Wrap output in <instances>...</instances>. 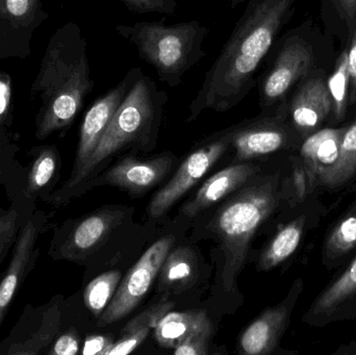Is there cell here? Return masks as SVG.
I'll list each match as a JSON object with an SVG mask.
<instances>
[{"mask_svg":"<svg viewBox=\"0 0 356 355\" xmlns=\"http://www.w3.org/2000/svg\"><path fill=\"white\" fill-rule=\"evenodd\" d=\"M296 0H248L244 14L188 106V122L205 110L223 113L243 101Z\"/></svg>","mask_w":356,"mask_h":355,"instance_id":"6da1fadb","label":"cell"},{"mask_svg":"<svg viewBox=\"0 0 356 355\" xmlns=\"http://www.w3.org/2000/svg\"><path fill=\"white\" fill-rule=\"evenodd\" d=\"M93 88L87 40L76 23H66L48 41L31 83V99L39 104L35 139L69 129Z\"/></svg>","mask_w":356,"mask_h":355,"instance_id":"7a4b0ae2","label":"cell"},{"mask_svg":"<svg viewBox=\"0 0 356 355\" xmlns=\"http://www.w3.org/2000/svg\"><path fill=\"white\" fill-rule=\"evenodd\" d=\"M167 101L166 92L159 89L156 81L143 73L115 113L104 137L83 170L72 181H67L60 189H56L45 204L63 206L113 154L135 144L152 142L158 133Z\"/></svg>","mask_w":356,"mask_h":355,"instance_id":"3957f363","label":"cell"},{"mask_svg":"<svg viewBox=\"0 0 356 355\" xmlns=\"http://www.w3.org/2000/svg\"><path fill=\"white\" fill-rule=\"evenodd\" d=\"M282 191L280 174L267 175L226 202L211 221L223 250L222 281L226 291L236 289L251 240L277 208Z\"/></svg>","mask_w":356,"mask_h":355,"instance_id":"277c9868","label":"cell"},{"mask_svg":"<svg viewBox=\"0 0 356 355\" xmlns=\"http://www.w3.org/2000/svg\"><path fill=\"white\" fill-rule=\"evenodd\" d=\"M115 31L137 48L140 58L154 67L159 79L171 88L178 87L184 74L207 56L203 44L209 28L199 21L172 25L144 21L118 24Z\"/></svg>","mask_w":356,"mask_h":355,"instance_id":"5b68a950","label":"cell"},{"mask_svg":"<svg viewBox=\"0 0 356 355\" xmlns=\"http://www.w3.org/2000/svg\"><path fill=\"white\" fill-rule=\"evenodd\" d=\"M64 310L62 295L41 306L26 304L10 333L0 342V355L45 354L63 329Z\"/></svg>","mask_w":356,"mask_h":355,"instance_id":"8992f818","label":"cell"},{"mask_svg":"<svg viewBox=\"0 0 356 355\" xmlns=\"http://www.w3.org/2000/svg\"><path fill=\"white\" fill-rule=\"evenodd\" d=\"M52 213L35 210L19 229L10 262L0 276V329L19 290L37 264L41 252L38 242L52 226Z\"/></svg>","mask_w":356,"mask_h":355,"instance_id":"52a82bcc","label":"cell"},{"mask_svg":"<svg viewBox=\"0 0 356 355\" xmlns=\"http://www.w3.org/2000/svg\"><path fill=\"white\" fill-rule=\"evenodd\" d=\"M123 213L102 210L68 221L54 231L48 254L54 261L83 263L120 223Z\"/></svg>","mask_w":356,"mask_h":355,"instance_id":"ba28073f","label":"cell"},{"mask_svg":"<svg viewBox=\"0 0 356 355\" xmlns=\"http://www.w3.org/2000/svg\"><path fill=\"white\" fill-rule=\"evenodd\" d=\"M173 242V237H164L146 250L127 273L108 308L98 318V327L112 324L135 310L156 281Z\"/></svg>","mask_w":356,"mask_h":355,"instance_id":"9c48e42d","label":"cell"},{"mask_svg":"<svg viewBox=\"0 0 356 355\" xmlns=\"http://www.w3.org/2000/svg\"><path fill=\"white\" fill-rule=\"evenodd\" d=\"M232 131L234 127H230L213 135L184 160L175 176L150 201L149 214L152 218H160L166 214L175 202L215 166L232 145Z\"/></svg>","mask_w":356,"mask_h":355,"instance_id":"30bf717a","label":"cell"},{"mask_svg":"<svg viewBox=\"0 0 356 355\" xmlns=\"http://www.w3.org/2000/svg\"><path fill=\"white\" fill-rule=\"evenodd\" d=\"M312 64L311 45L299 35L289 37L278 50L273 64L257 81L261 110H271L280 104L293 85L309 72Z\"/></svg>","mask_w":356,"mask_h":355,"instance_id":"8fae6325","label":"cell"},{"mask_svg":"<svg viewBox=\"0 0 356 355\" xmlns=\"http://www.w3.org/2000/svg\"><path fill=\"white\" fill-rule=\"evenodd\" d=\"M48 18L42 0H0V60L29 58L33 35Z\"/></svg>","mask_w":356,"mask_h":355,"instance_id":"7c38bea8","label":"cell"},{"mask_svg":"<svg viewBox=\"0 0 356 355\" xmlns=\"http://www.w3.org/2000/svg\"><path fill=\"white\" fill-rule=\"evenodd\" d=\"M142 74L143 71L141 68H131L115 87L98 98L86 113L79 131V141L72 173L68 181H72L83 170L104 137L115 113Z\"/></svg>","mask_w":356,"mask_h":355,"instance_id":"4fadbf2b","label":"cell"},{"mask_svg":"<svg viewBox=\"0 0 356 355\" xmlns=\"http://www.w3.org/2000/svg\"><path fill=\"white\" fill-rule=\"evenodd\" d=\"M291 142L292 135L280 108L274 116L263 115L234 126L230 146L236 151V160H245L280 151Z\"/></svg>","mask_w":356,"mask_h":355,"instance_id":"5bb4252c","label":"cell"},{"mask_svg":"<svg viewBox=\"0 0 356 355\" xmlns=\"http://www.w3.org/2000/svg\"><path fill=\"white\" fill-rule=\"evenodd\" d=\"M302 288V281L298 279L282 304L266 310L245 329L240 340L241 349L244 354L266 355L274 352L288 327Z\"/></svg>","mask_w":356,"mask_h":355,"instance_id":"9a60e30c","label":"cell"},{"mask_svg":"<svg viewBox=\"0 0 356 355\" xmlns=\"http://www.w3.org/2000/svg\"><path fill=\"white\" fill-rule=\"evenodd\" d=\"M345 127L319 129L305 138L300 160L314 190L325 187L340 158L341 141Z\"/></svg>","mask_w":356,"mask_h":355,"instance_id":"2e32d148","label":"cell"},{"mask_svg":"<svg viewBox=\"0 0 356 355\" xmlns=\"http://www.w3.org/2000/svg\"><path fill=\"white\" fill-rule=\"evenodd\" d=\"M332 113V98L327 83L313 79L303 83L289 104L288 114L293 129L303 137L319 131Z\"/></svg>","mask_w":356,"mask_h":355,"instance_id":"e0dca14e","label":"cell"},{"mask_svg":"<svg viewBox=\"0 0 356 355\" xmlns=\"http://www.w3.org/2000/svg\"><path fill=\"white\" fill-rule=\"evenodd\" d=\"M29 166L23 173L22 194L25 202L35 208L56 191L60 179V156L56 145L35 146L29 151Z\"/></svg>","mask_w":356,"mask_h":355,"instance_id":"ac0fdd59","label":"cell"},{"mask_svg":"<svg viewBox=\"0 0 356 355\" xmlns=\"http://www.w3.org/2000/svg\"><path fill=\"white\" fill-rule=\"evenodd\" d=\"M171 156H163L149 160L127 158L106 173V183L134 193L147 191L160 183L171 168Z\"/></svg>","mask_w":356,"mask_h":355,"instance_id":"d6986e66","label":"cell"},{"mask_svg":"<svg viewBox=\"0 0 356 355\" xmlns=\"http://www.w3.org/2000/svg\"><path fill=\"white\" fill-rule=\"evenodd\" d=\"M257 172L259 167L246 163L223 169L203 183L195 197L184 206L182 212L186 216H196L242 187Z\"/></svg>","mask_w":356,"mask_h":355,"instance_id":"ffe728a7","label":"cell"},{"mask_svg":"<svg viewBox=\"0 0 356 355\" xmlns=\"http://www.w3.org/2000/svg\"><path fill=\"white\" fill-rule=\"evenodd\" d=\"M211 320L203 311L169 312L161 319L154 329L156 341L164 348H172L184 342L193 333L211 327Z\"/></svg>","mask_w":356,"mask_h":355,"instance_id":"44dd1931","label":"cell"},{"mask_svg":"<svg viewBox=\"0 0 356 355\" xmlns=\"http://www.w3.org/2000/svg\"><path fill=\"white\" fill-rule=\"evenodd\" d=\"M173 302H160L148 308L129 321L122 329L118 341L114 342L106 355H127L139 347L156 329L161 319L172 310Z\"/></svg>","mask_w":356,"mask_h":355,"instance_id":"7402d4cb","label":"cell"},{"mask_svg":"<svg viewBox=\"0 0 356 355\" xmlns=\"http://www.w3.org/2000/svg\"><path fill=\"white\" fill-rule=\"evenodd\" d=\"M307 225V217H297L284 225L261 256L259 267L261 271H269L288 260L300 245Z\"/></svg>","mask_w":356,"mask_h":355,"instance_id":"603a6c76","label":"cell"},{"mask_svg":"<svg viewBox=\"0 0 356 355\" xmlns=\"http://www.w3.org/2000/svg\"><path fill=\"white\" fill-rule=\"evenodd\" d=\"M356 295V256L344 272L332 285L328 286L312 304L309 317L320 318L328 316Z\"/></svg>","mask_w":356,"mask_h":355,"instance_id":"cb8c5ba5","label":"cell"},{"mask_svg":"<svg viewBox=\"0 0 356 355\" xmlns=\"http://www.w3.org/2000/svg\"><path fill=\"white\" fill-rule=\"evenodd\" d=\"M356 247V197L323 244V262L334 267Z\"/></svg>","mask_w":356,"mask_h":355,"instance_id":"d4e9b609","label":"cell"},{"mask_svg":"<svg viewBox=\"0 0 356 355\" xmlns=\"http://www.w3.org/2000/svg\"><path fill=\"white\" fill-rule=\"evenodd\" d=\"M159 274L162 289L186 287L197 275L196 256L186 247L170 250Z\"/></svg>","mask_w":356,"mask_h":355,"instance_id":"484cf974","label":"cell"},{"mask_svg":"<svg viewBox=\"0 0 356 355\" xmlns=\"http://www.w3.org/2000/svg\"><path fill=\"white\" fill-rule=\"evenodd\" d=\"M121 281V272L108 271L95 277L83 290V304L93 316L99 318L114 297Z\"/></svg>","mask_w":356,"mask_h":355,"instance_id":"4316f807","label":"cell"},{"mask_svg":"<svg viewBox=\"0 0 356 355\" xmlns=\"http://www.w3.org/2000/svg\"><path fill=\"white\" fill-rule=\"evenodd\" d=\"M35 210L20 201H10L6 208H0V269L12 249L19 229Z\"/></svg>","mask_w":356,"mask_h":355,"instance_id":"83f0119b","label":"cell"},{"mask_svg":"<svg viewBox=\"0 0 356 355\" xmlns=\"http://www.w3.org/2000/svg\"><path fill=\"white\" fill-rule=\"evenodd\" d=\"M356 175V119L350 126L345 127L341 141L340 158L330 174L326 188L346 185Z\"/></svg>","mask_w":356,"mask_h":355,"instance_id":"f1b7e54d","label":"cell"},{"mask_svg":"<svg viewBox=\"0 0 356 355\" xmlns=\"http://www.w3.org/2000/svg\"><path fill=\"white\" fill-rule=\"evenodd\" d=\"M332 98V113L337 121L342 120L346 114L350 92V76L348 71V52H342L334 73L327 83Z\"/></svg>","mask_w":356,"mask_h":355,"instance_id":"f546056e","label":"cell"},{"mask_svg":"<svg viewBox=\"0 0 356 355\" xmlns=\"http://www.w3.org/2000/svg\"><path fill=\"white\" fill-rule=\"evenodd\" d=\"M14 125L13 115V81L6 71L0 69V150L8 149L16 145L12 129Z\"/></svg>","mask_w":356,"mask_h":355,"instance_id":"4dcf8cb0","label":"cell"},{"mask_svg":"<svg viewBox=\"0 0 356 355\" xmlns=\"http://www.w3.org/2000/svg\"><path fill=\"white\" fill-rule=\"evenodd\" d=\"M81 338L76 327L60 329L46 355H76L81 350Z\"/></svg>","mask_w":356,"mask_h":355,"instance_id":"1f68e13d","label":"cell"},{"mask_svg":"<svg viewBox=\"0 0 356 355\" xmlns=\"http://www.w3.org/2000/svg\"><path fill=\"white\" fill-rule=\"evenodd\" d=\"M211 335H213V325L193 333L175 348V354L205 355L209 354Z\"/></svg>","mask_w":356,"mask_h":355,"instance_id":"d6a6232c","label":"cell"},{"mask_svg":"<svg viewBox=\"0 0 356 355\" xmlns=\"http://www.w3.org/2000/svg\"><path fill=\"white\" fill-rule=\"evenodd\" d=\"M125 8L137 14L158 13L163 15H173L177 10V0H120Z\"/></svg>","mask_w":356,"mask_h":355,"instance_id":"836d02e7","label":"cell"},{"mask_svg":"<svg viewBox=\"0 0 356 355\" xmlns=\"http://www.w3.org/2000/svg\"><path fill=\"white\" fill-rule=\"evenodd\" d=\"M314 191L315 190L312 187L309 175L299 158V162L295 165L292 177H291V193H292L293 199L296 202L302 201Z\"/></svg>","mask_w":356,"mask_h":355,"instance_id":"e575fe53","label":"cell"},{"mask_svg":"<svg viewBox=\"0 0 356 355\" xmlns=\"http://www.w3.org/2000/svg\"><path fill=\"white\" fill-rule=\"evenodd\" d=\"M113 343H114L113 340L106 336H89L83 341L81 354L83 355H106Z\"/></svg>","mask_w":356,"mask_h":355,"instance_id":"d590c367","label":"cell"},{"mask_svg":"<svg viewBox=\"0 0 356 355\" xmlns=\"http://www.w3.org/2000/svg\"><path fill=\"white\" fill-rule=\"evenodd\" d=\"M348 71L350 76V94L349 100L355 102L356 100V25L353 31V39L348 51Z\"/></svg>","mask_w":356,"mask_h":355,"instance_id":"8d00e7d4","label":"cell"},{"mask_svg":"<svg viewBox=\"0 0 356 355\" xmlns=\"http://www.w3.org/2000/svg\"><path fill=\"white\" fill-rule=\"evenodd\" d=\"M337 8L343 18L348 23L356 18V0H336Z\"/></svg>","mask_w":356,"mask_h":355,"instance_id":"74e56055","label":"cell"},{"mask_svg":"<svg viewBox=\"0 0 356 355\" xmlns=\"http://www.w3.org/2000/svg\"><path fill=\"white\" fill-rule=\"evenodd\" d=\"M334 354L356 355V342L349 344L348 346H343Z\"/></svg>","mask_w":356,"mask_h":355,"instance_id":"f35d334b","label":"cell"},{"mask_svg":"<svg viewBox=\"0 0 356 355\" xmlns=\"http://www.w3.org/2000/svg\"><path fill=\"white\" fill-rule=\"evenodd\" d=\"M228 2H229L230 8H234L241 6V4L245 3V2H248V0H228Z\"/></svg>","mask_w":356,"mask_h":355,"instance_id":"ab89813d","label":"cell"},{"mask_svg":"<svg viewBox=\"0 0 356 355\" xmlns=\"http://www.w3.org/2000/svg\"><path fill=\"white\" fill-rule=\"evenodd\" d=\"M0 187H1V173H0Z\"/></svg>","mask_w":356,"mask_h":355,"instance_id":"60d3db41","label":"cell"}]
</instances>
